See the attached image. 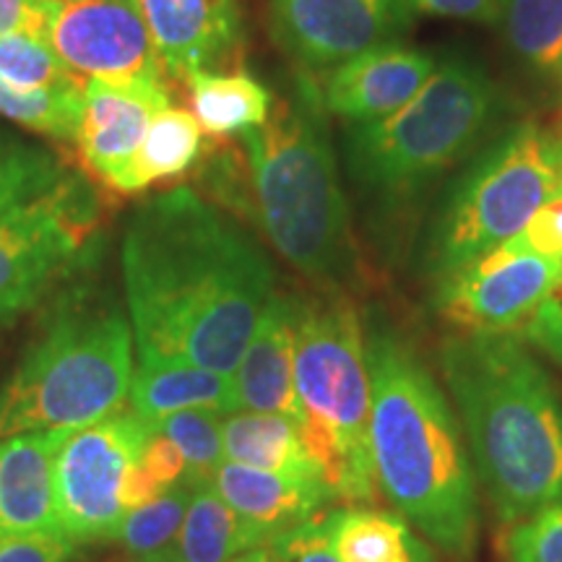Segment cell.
I'll return each mask as SVG.
<instances>
[{"label": "cell", "instance_id": "cell-1", "mask_svg": "<svg viewBox=\"0 0 562 562\" xmlns=\"http://www.w3.org/2000/svg\"><path fill=\"white\" fill-rule=\"evenodd\" d=\"M123 294L138 360L237 370L273 297V266L195 188L138 203L123 232Z\"/></svg>", "mask_w": 562, "mask_h": 562}, {"label": "cell", "instance_id": "cell-2", "mask_svg": "<svg viewBox=\"0 0 562 562\" xmlns=\"http://www.w3.org/2000/svg\"><path fill=\"white\" fill-rule=\"evenodd\" d=\"M370 372V456L381 495L456 560L480 537L476 474L446 391L409 341L372 313L364 321Z\"/></svg>", "mask_w": 562, "mask_h": 562}, {"label": "cell", "instance_id": "cell-3", "mask_svg": "<svg viewBox=\"0 0 562 562\" xmlns=\"http://www.w3.org/2000/svg\"><path fill=\"white\" fill-rule=\"evenodd\" d=\"M476 482L501 524L562 503V402L516 334H456L440 344Z\"/></svg>", "mask_w": 562, "mask_h": 562}, {"label": "cell", "instance_id": "cell-4", "mask_svg": "<svg viewBox=\"0 0 562 562\" xmlns=\"http://www.w3.org/2000/svg\"><path fill=\"white\" fill-rule=\"evenodd\" d=\"M326 117L318 79L300 70L266 123L243 133L245 216L321 292H344L360 261Z\"/></svg>", "mask_w": 562, "mask_h": 562}, {"label": "cell", "instance_id": "cell-5", "mask_svg": "<svg viewBox=\"0 0 562 562\" xmlns=\"http://www.w3.org/2000/svg\"><path fill=\"white\" fill-rule=\"evenodd\" d=\"M133 328L121 297L97 279L55 294L40 334L0 389V440L81 430L123 412L133 381Z\"/></svg>", "mask_w": 562, "mask_h": 562}, {"label": "cell", "instance_id": "cell-6", "mask_svg": "<svg viewBox=\"0 0 562 562\" xmlns=\"http://www.w3.org/2000/svg\"><path fill=\"white\" fill-rule=\"evenodd\" d=\"M501 108V89L487 68L467 55H448L404 108L381 121L347 123L351 180L385 206L414 201L482 149Z\"/></svg>", "mask_w": 562, "mask_h": 562}, {"label": "cell", "instance_id": "cell-7", "mask_svg": "<svg viewBox=\"0 0 562 562\" xmlns=\"http://www.w3.org/2000/svg\"><path fill=\"white\" fill-rule=\"evenodd\" d=\"M294 385L302 440L334 501H375L364 321L344 292L300 297Z\"/></svg>", "mask_w": 562, "mask_h": 562}, {"label": "cell", "instance_id": "cell-8", "mask_svg": "<svg viewBox=\"0 0 562 562\" xmlns=\"http://www.w3.org/2000/svg\"><path fill=\"white\" fill-rule=\"evenodd\" d=\"M560 186L562 140L533 123L492 138L440 203L427 245L435 281L516 237Z\"/></svg>", "mask_w": 562, "mask_h": 562}, {"label": "cell", "instance_id": "cell-9", "mask_svg": "<svg viewBox=\"0 0 562 562\" xmlns=\"http://www.w3.org/2000/svg\"><path fill=\"white\" fill-rule=\"evenodd\" d=\"M97 224V193L68 170L45 193L0 216V326L89 266Z\"/></svg>", "mask_w": 562, "mask_h": 562}, {"label": "cell", "instance_id": "cell-10", "mask_svg": "<svg viewBox=\"0 0 562 562\" xmlns=\"http://www.w3.org/2000/svg\"><path fill=\"white\" fill-rule=\"evenodd\" d=\"M151 427L131 409L74 430L55 459L60 531L79 544L115 542L128 516V480Z\"/></svg>", "mask_w": 562, "mask_h": 562}, {"label": "cell", "instance_id": "cell-11", "mask_svg": "<svg viewBox=\"0 0 562 562\" xmlns=\"http://www.w3.org/2000/svg\"><path fill=\"white\" fill-rule=\"evenodd\" d=\"M560 258L508 245L474 258L435 286V311L459 334H518L550 292Z\"/></svg>", "mask_w": 562, "mask_h": 562}, {"label": "cell", "instance_id": "cell-12", "mask_svg": "<svg viewBox=\"0 0 562 562\" xmlns=\"http://www.w3.org/2000/svg\"><path fill=\"white\" fill-rule=\"evenodd\" d=\"M269 9L277 45L311 76L398 42L414 11L409 0H269Z\"/></svg>", "mask_w": 562, "mask_h": 562}, {"label": "cell", "instance_id": "cell-13", "mask_svg": "<svg viewBox=\"0 0 562 562\" xmlns=\"http://www.w3.org/2000/svg\"><path fill=\"white\" fill-rule=\"evenodd\" d=\"M47 42L83 81L165 79L136 0H63L47 26Z\"/></svg>", "mask_w": 562, "mask_h": 562}, {"label": "cell", "instance_id": "cell-14", "mask_svg": "<svg viewBox=\"0 0 562 562\" xmlns=\"http://www.w3.org/2000/svg\"><path fill=\"white\" fill-rule=\"evenodd\" d=\"M167 108L170 91L165 79L83 81V110L76 144L91 178L125 195L146 131Z\"/></svg>", "mask_w": 562, "mask_h": 562}, {"label": "cell", "instance_id": "cell-15", "mask_svg": "<svg viewBox=\"0 0 562 562\" xmlns=\"http://www.w3.org/2000/svg\"><path fill=\"white\" fill-rule=\"evenodd\" d=\"M438 58L419 47L385 42L321 76L318 91L328 115L347 123L381 121L404 108L432 76ZM318 79V76H315Z\"/></svg>", "mask_w": 562, "mask_h": 562}, {"label": "cell", "instance_id": "cell-16", "mask_svg": "<svg viewBox=\"0 0 562 562\" xmlns=\"http://www.w3.org/2000/svg\"><path fill=\"white\" fill-rule=\"evenodd\" d=\"M161 68L186 81L199 70H222L240 53V0H136Z\"/></svg>", "mask_w": 562, "mask_h": 562}, {"label": "cell", "instance_id": "cell-17", "mask_svg": "<svg viewBox=\"0 0 562 562\" xmlns=\"http://www.w3.org/2000/svg\"><path fill=\"white\" fill-rule=\"evenodd\" d=\"M297 318L300 297L273 292L256 334L237 362V370L232 372L240 409L281 414L297 425L302 422L297 385H294Z\"/></svg>", "mask_w": 562, "mask_h": 562}, {"label": "cell", "instance_id": "cell-18", "mask_svg": "<svg viewBox=\"0 0 562 562\" xmlns=\"http://www.w3.org/2000/svg\"><path fill=\"white\" fill-rule=\"evenodd\" d=\"M70 432L42 430L0 440V539L60 531L55 459Z\"/></svg>", "mask_w": 562, "mask_h": 562}, {"label": "cell", "instance_id": "cell-19", "mask_svg": "<svg viewBox=\"0 0 562 562\" xmlns=\"http://www.w3.org/2000/svg\"><path fill=\"white\" fill-rule=\"evenodd\" d=\"M211 484L220 492L222 501L250 529L258 531L266 547L281 533L321 516L323 508L334 501L331 490L323 480L263 472V469L240 467L232 461H224L216 469Z\"/></svg>", "mask_w": 562, "mask_h": 562}, {"label": "cell", "instance_id": "cell-20", "mask_svg": "<svg viewBox=\"0 0 562 562\" xmlns=\"http://www.w3.org/2000/svg\"><path fill=\"white\" fill-rule=\"evenodd\" d=\"M128 409L146 425L178 412H240L232 375L182 362L138 360L128 391Z\"/></svg>", "mask_w": 562, "mask_h": 562}, {"label": "cell", "instance_id": "cell-21", "mask_svg": "<svg viewBox=\"0 0 562 562\" xmlns=\"http://www.w3.org/2000/svg\"><path fill=\"white\" fill-rule=\"evenodd\" d=\"M224 461L263 472L323 480L321 469L302 440L297 422L281 414L232 412L222 417Z\"/></svg>", "mask_w": 562, "mask_h": 562}, {"label": "cell", "instance_id": "cell-22", "mask_svg": "<svg viewBox=\"0 0 562 562\" xmlns=\"http://www.w3.org/2000/svg\"><path fill=\"white\" fill-rule=\"evenodd\" d=\"M186 81L195 121L209 136H243L271 112V89L245 70H199Z\"/></svg>", "mask_w": 562, "mask_h": 562}, {"label": "cell", "instance_id": "cell-23", "mask_svg": "<svg viewBox=\"0 0 562 562\" xmlns=\"http://www.w3.org/2000/svg\"><path fill=\"white\" fill-rule=\"evenodd\" d=\"M256 547H266V542L222 501L214 484L193 490L172 550L175 558L180 562H232Z\"/></svg>", "mask_w": 562, "mask_h": 562}, {"label": "cell", "instance_id": "cell-24", "mask_svg": "<svg viewBox=\"0 0 562 562\" xmlns=\"http://www.w3.org/2000/svg\"><path fill=\"white\" fill-rule=\"evenodd\" d=\"M203 128L191 110L167 108L154 117L133 161L125 195L149 191L157 182L180 178L203 157Z\"/></svg>", "mask_w": 562, "mask_h": 562}, {"label": "cell", "instance_id": "cell-25", "mask_svg": "<svg viewBox=\"0 0 562 562\" xmlns=\"http://www.w3.org/2000/svg\"><path fill=\"white\" fill-rule=\"evenodd\" d=\"M334 547L341 562H417L430 547L404 516L375 508L331 510Z\"/></svg>", "mask_w": 562, "mask_h": 562}, {"label": "cell", "instance_id": "cell-26", "mask_svg": "<svg viewBox=\"0 0 562 562\" xmlns=\"http://www.w3.org/2000/svg\"><path fill=\"white\" fill-rule=\"evenodd\" d=\"M501 24L510 50L533 74H560L562 0H505Z\"/></svg>", "mask_w": 562, "mask_h": 562}, {"label": "cell", "instance_id": "cell-27", "mask_svg": "<svg viewBox=\"0 0 562 562\" xmlns=\"http://www.w3.org/2000/svg\"><path fill=\"white\" fill-rule=\"evenodd\" d=\"M83 110V81L21 91L0 79V117L55 140H76Z\"/></svg>", "mask_w": 562, "mask_h": 562}, {"label": "cell", "instance_id": "cell-28", "mask_svg": "<svg viewBox=\"0 0 562 562\" xmlns=\"http://www.w3.org/2000/svg\"><path fill=\"white\" fill-rule=\"evenodd\" d=\"M193 487L186 482L172 487L157 501L138 505L123 518L121 529L115 533V542L123 547L133 562H144L175 550L178 533L186 521L188 505H191Z\"/></svg>", "mask_w": 562, "mask_h": 562}, {"label": "cell", "instance_id": "cell-29", "mask_svg": "<svg viewBox=\"0 0 562 562\" xmlns=\"http://www.w3.org/2000/svg\"><path fill=\"white\" fill-rule=\"evenodd\" d=\"M66 167L45 146L0 125V216L53 188Z\"/></svg>", "mask_w": 562, "mask_h": 562}, {"label": "cell", "instance_id": "cell-30", "mask_svg": "<svg viewBox=\"0 0 562 562\" xmlns=\"http://www.w3.org/2000/svg\"><path fill=\"white\" fill-rule=\"evenodd\" d=\"M154 430L170 438L186 461L188 487H203L214 480L216 469L224 463L222 414L216 412H178L172 417L154 422Z\"/></svg>", "mask_w": 562, "mask_h": 562}, {"label": "cell", "instance_id": "cell-31", "mask_svg": "<svg viewBox=\"0 0 562 562\" xmlns=\"http://www.w3.org/2000/svg\"><path fill=\"white\" fill-rule=\"evenodd\" d=\"M0 79L21 91L83 81L68 70L42 32H11L0 37Z\"/></svg>", "mask_w": 562, "mask_h": 562}, {"label": "cell", "instance_id": "cell-32", "mask_svg": "<svg viewBox=\"0 0 562 562\" xmlns=\"http://www.w3.org/2000/svg\"><path fill=\"white\" fill-rule=\"evenodd\" d=\"M182 482H186V461H182L178 446L151 427L144 446H140L136 467H133L128 480V492H125L128 513L138 505L157 501Z\"/></svg>", "mask_w": 562, "mask_h": 562}, {"label": "cell", "instance_id": "cell-33", "mask_svg": "<svg viewBox=\"0 0 562 562\" xmlns=\"http://www.w3.org/2000/svg\"><path fill=\"white\" fill-rule=\"evenodd\" d=\"M505 562H562V503L539 508L510 526Z\"/></svg>", "mask_w": 562, "mask_h": 562}, {"label": "cell", "instance_id": "cell-34", "mask_svg": "<svg viewBox=\"0 0 562 562\" xmlns=\"http://www.w3.org/2000/svg\"><path fill=\"white\" fill-rule=\"evenodd\" d=\"M279 562H341L334 547L331 510L321 513L269 544Z\"/></svg>", "mask_w": 562, "mask_h": 562}, {"label": "cell", "instance_id": "cell-35", "mask_svg": "<svg viewBox=\"0 0 562 562\" xmlns=\"http://www.w3.org/2000/svg\"><path fill=\"white\" fill-rule=\"evenodd\" d=\"M505 245L518 252L562 258V186L533 211L526 227Z\"/></svg>", "mask_w": 562, "mask_h": 562}, {"label": "cell", "instance_id": "cell-36", "mask_svg": "<svg viewBox=\"0 0 562 562\" xmlns=\"http://www.w3.org/2000/svg\"><path fill=\"white\" fill-rule=\"evenodd\" d=\"M524 339L544 351L552 362L562 364V258L550 292L544 294L531 321L524 326Z\"/></svg>", "mask_w": 562, "mask_h": 562}, {"label": "cell", "instance_id": "cell-37", "mask_svg": "<svg viewBox=\"0 0 562 562\" xmlns=\"http://www.w3.org/2000/svg\"><path fill=\"white\" fill-rule=\"evenodd\" d=\"M76 544L63 531L0 539V562H70Z\"/></svg>", "mask_w": 562, "mask_h": 562}, {"label": "cell", "instance_id": "cell-38", "mask_svg": "<svg viewBox=\"0 0 562 562\" xmlns=\"http://www.w3.org/2000/svg\"><path fill=\"white\" fill-rule=\"evenodd\" d=\"M63 0H0V37L11 32L47 34Z\"/></svg>", "mask_w": 562, "mask_h": 562}, {"label": "cell", "instance_id": "cell-39", "mask_svg": "<svg viewBox=\"0 0 562 562\" xmlns=\"http://www.w3.org/2000/svg\"><path fill=\"white\" fill-rule=\"evenodd\" d=\"M412 9L427 16L472 21V24H497L505 0H409Z\"/></svg>", "mask_w": 562, "mask_h": 562}, {"label": "cell", "instance_id": "cell-40", "mask_svg": "<svg viewBox=\"0 0 562 562\" xmlns=\"http://www.w3.org/2000/svg\"><path fill=\"white\" fill-rule=\"evenodd\" d=\"M232 562H279V560H277V554H273L271 547H256V550L245 552Z\"/></svg>", "mask_w": 562, "mask_h": 562}, {"label": "cell", "instance_id": "cell-41", "mask_svg": "<svg viewBox=\"0 0 562 562\" xmlns=\"http://www.w3.org/2000/svg\"><path fill=\"white\" fill-rule=\"evenodd\" d=\"M144 562H180V560L175 558V552L170 550V552H165V554H157V558H151V560H144Z\"/></svg>", "mask_w": 562, "mask_h": 562}, {"label": "cell", "instance_id": "cell-42", "mask_svg": "<svg viewBox=\"0 0 562 562\" xmlns=\"http://www.w3.org/2000/svg\"><path fill=\"white\" fill-rule=\"evenodd\" d=\"M417 562H435V554H432V550H427L425 554H422V558H419Z\"/></svg>", "mask_w": 562, "mask_h": 562}, {"label": "cell", "instance_id": "cell-43", "mask_svg": "<svg viewBox=\"0 0 562 562\" xmlns=\"http://www.w3.org/2000/svg\"><path fill=\"white\" fill-rule=\"evenodd\" d=\"M70 562H87V560H70Z\"/></svg>", "mask_w": 562, "mask_h": 562}, {"label": "cell", "instance_id": "cell-44", "mask_svg": "<svg viewBox=\"0 0 562 562\" xmlns=\"http://www.w3.org/2000/svg\"><path fill=\"white\" fill-rule=\"evenodd\" d=\"M560 79H562V66H560Z\"/></svg>", "mask_w": 562, "mask_h": 562}]
</instances>
